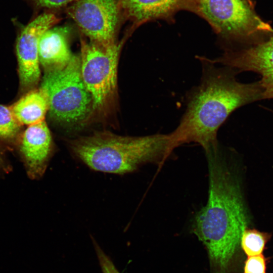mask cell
<instances>
[{
	"label": "cell",
	"instance_id": "1",
	"mask_svg": "<svg viewBox=\"0 0 273 273\" xmlns=\"http://www.w3.org/2000/svg\"><path fill=\"white\" fill-rule=\"evenodd\" d=\"M202 67L199 85L187 97L185 112L177 127L167 134V157L176 147L192 142L205 152L218 147L217 132L231 114L248 103L263 99L259 82L244 83L228 67H217L208 58L198 56Z\"/></svg>",
	"mask_w": 273,
	"mask_h": 273
},
{
	"label": "cell",
	"instance_id": "2",
	"mask_svg": "<svg viewBox=\"0 0 273 273\" xmlns=\"http://www.w3.org/2000/svg\"><path fill=\"white\" fill-rule=\"evenodd\" d=\"M206 153L208 199L192 229L207 250L213 272L230 273L248 216L238 181L218 147Z\"/></svg>",
	"mask_w": 273,
	"mask_h": 273
},
{
	"label": "cell",
	"instance_id": "3",
	"mask_svg": "<svg viewBox=\"0 0 273 273\" xmlns=\"http://www.w3.org/2000/svg\"><path fill=\"white\" fill-rule=\"evenodd\" d=\"M167 134L128 136L107 130L67 143L73 155L90 168L120 174L133 172L148 163H158L161 166L167 158Z\"/></svg>",
	"mask_w": 273,
	"mask_h": 273
},
{
	"label": "cell",
	"instance_id": "4",
	"mask_svg": "<svg viewBox=\"0 0 273 273\" xmlns=\"http://www.w3.org/2000/svg\"><path fill=\"white\" fill-rule=\"evenodd\" d=\"M192 12L211 26L224 51L253 44L273 32L249 0H191Z\"/></svg>",
	"mask_w": 273,
	"mask_h": 273
},
{
	"label": "cell",
	"instance_id": "5",
	"mask_svg": "<svg viewBox=\"0 0 273 273\" xmlns=\"http://www.w3.org/2000/svg\"><path fill=\"white\" fill-rule=\"evenodd\" d=\"M40 88L46 94L52 120L69 127L81 126L93 113V102L82 79L79 56L65 66L45 71Z\"/></svg>",
	"mask_w": 273,
	"mask_h": 273
},
{
	"label": "cell",
	"instance_id": "6",
	"mask_svg": "<svg viewBox=\"0 0 273 273\" xmlns=\"http://www.w3.org/2000/svg\"><path fill=\"white\" fill-rule=\"evenodd\" d=\"M80 47L81 74L91 97L93 111L105 112L116 95L122 44L117 42L110 47H103L81 39Z\"/></svg>",
	"mask_w": 273,
	"mask_h": 273
},
{
	"label": "cell",
	"instance_id": "7",
	"mask_svg": "<svg viewBox=\"0 0 273 273\" xmlns=\"http://www.w3.org/2000/svg\"><path fill=\"white\" fill-rule=\"evenodd\" d=\"M120 10L119 0H77L67 11L90 41L110 47L117 42Z\"/></svg>",
	"mask_w": 273,
	"mask_h": 273
},
{
	"label": "cell",
	"instance_id": "8",
	"mask_svg": "<svg viewBox=\"0 0 273 273\" xmlns=\"http://www.w3.org/2000/svg\"><path fill=\"white\" fill-rule=\"evenodd\" d=\"M209 60L238 73L247 71L258 74L263 99H273V32L253 44L224 51L220 56Z\"/></svg>",
	"mask_w": 273,
	"mask_h": 273
},
{
	"label": "cell",
	"instance_id": "9",
	"mask_svg": "<svg viewBox=\"0 0 273 273\" xmlns=\"http://www.w3.org/2000/svg\"><path fill=\"white\" fill-rule=\"evenodd\" d=\"M60 21L52 11L37 16L20 31L16 42L20 88L21 93L35 88L40 80L38 44L42 34Z\"/></svg>",
	"mask_w": 273,
	"mask_h": 273
},
{
	"label": "cell",
	"instance_id": "10",
	"mask_svg": "<svg viewBox=\"0 0 273 273\" xmlns=\"http://www.w3.org/2000/svg\"><path fill=\"white\" fill-rule=\"evenodd\" d=\"M55 148L51 133L44 120L28 126L23 131L16 149L29 177L38 179L43 175Z\"/></svg>",
	"mask_w": 273,
	"mask_h": 273
},
{
	"label": "cell",
	"instance_id": "11",
	"mask_svg": "<svg viewBox=\"0 0 273 273\" xmlns=\"http://www.w3.org/2000/svg\"><path fill=\"white\" fill-rule=\"evenodd\" d=\"M119 3L135 26L157 19L172 22L179 11H192L191 0H119Z\"/></svg>",
	"mask_w": 273,
	"mask_h": 273
},
{
	"label": "cell",
	"instance_id": "12",
	"mask_svg": "<svg viewBox=\"0 0 273 273\" xmlns=\"http://www.w3.org/2000/svg\"><path fill=\"white\" fill-rule=\"evenodd\" d=\"M67 27H52L41 35L38 44L40 66L45 71L62 68L72 58Z\"/></svg>",
	"mask_w": 273,
	"mask_h": 273
},
{
	"label": "cell",
	"instance_id": "13",
	"mask_svg": "<svg viewBox=\"0 0 273 273\" xmlns=\"http://www.w3.org/2000/svg\"><path fill=\"white\" fill-rule=\"evenodd\" d=\"M10 108L21 124L29 126L44 120L49 104L44 93L40 88H33Z\"/></svg>",
	"mask_w": 273,
	"mask_h": 273
},
{
	"label": "cell",
	"instance_id": "14",
	"mask_svg": "<svg viewBox=\"0 0 273 273\" xmlns=\"http://www.w3.org/2000/svg\"><path fill=\"white\" fill-rule=\"evenodd\" d=\"M22 126L10 107L0 104V145L6 150L16 149L23 132Z\"/></svg>",
	"mask_w": 273,
	"mask_h": 273
},
{
	"label": "cell",
	"instance_id": "15",
	"mask_svg": "<svg viewBox=\"0 0 273 273\" xmlns=\"http://www.w3.org/2000/svg\"><path fill=\"white\" fill-rule=\"evenodd\" d=\"M270 235L255 229L246 228L242 235L240 246L247 257L262 254Z\"/></svg>",
	"mask_w": 273,
	"mask_h": 273
},
{
	"label": "cell",
	"instance_id": "16",
	"mask_svg": "<svg viewBox=\"0 0 273 273\" xmlns=\"http://www.w3.org/2000/svg\"><path fill=\"white\" fill-rule=\"evenodd\" d=\"M266 259L263 254L247 257L244 273H266Z\"/></svg>",
	"mask_w": 273,
	"mask_h": 273
},
{
	"label": "cell",
	"instance_id": "17",
	"mask_svg": "<svg viewBox=\"0 0 273 273\" xmlns=\"http://www.w3.org/2000/svg\"><path fill=\"white\" fill-rule=\"evenodd\" d=\"M35 11L52 10L64 7L77 0H25Z\"/></svg>",
	"mask_w": 273,
	"mask_h": 273
},
{
	"label": "cell",
	"instance_id": "18",
	"mask_svg": "<svg viewBox=\"0 0 273 273\" xmlns=\"http://www.w3.org/2000/svg\"><path fill=\"white\" fill-rule=\"evenodd\" d=\"M93 242L102 273H120L111 258L105 253L96 241L93 239Z\"/></svg>",
	"mask_w": 273,
	"mask_h": 273
},
{
	"label": "cell",
	"instance_id": "19",
	"mask_svg": "<svg viewBox=\"0 0 273 273\" xmlns=\"http://www.w3.org/2000/svg\"><path fill=\"white\" fill-rule=\"evenodd\" d=\"M5 149L0 145V173L8 172L10 168L5 155Z\"/></svg>",
	"mask_w": 273,
	"mask_h": 273
}]
</instances>
